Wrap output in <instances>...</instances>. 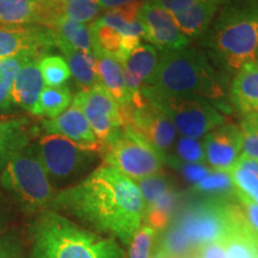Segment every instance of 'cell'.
Wrapping results in <instances>:
<instances>
[{"instance_id":"1","label":"cell","mask_w":258,"mask_h":258,"mask_svg":"<svg viewBox=\"0 0 258 258\" xmlns=\"http://www.w3.org/2000/svg\"><path fill=\"white\" fill-rule=\"evenodd\" d=\"M50 208L69 212L123 245L131 244L145 220V203L138 185L106 164L78 184L56 192Z\"/></svg>"},{"instance_id":"2","label":"cell","mask_w":258,"mask_h":258,"mask_svg":"<svg viewBox=\"0 0 258 258\" xmlns=\"http://www.w3.org/2000/svg\"><path fill=\"white\" fill-rule=\"evenodd\" d=\"M31 235L34 258H124L114 238L85 230L50 209L38 214Z\"/></svg>"},{"instance_id":"3","label":"cell","mask_w":258,"mask_h":258,"mask_svg":"<svg viewBox=\"0 0 258 258\" xmlns=\"http://www.w3.org/2000/svg\"><path fill=\"white\" fill-rule=\"evenodd\" d=\"M145 89L159 96H198L215 101L226 96L222 78L207 57L186 48L163 51Z\"/></svg>"},{"instance_id":"4","label":"cell","mask_w":258,"mask_h":258,"mask_svg":"<svg viewBox=\"0 0 258 258\" xmlns=\"http://www.w3.org/2000/svg\"><path fill=\"white\" fill-rule=\"evenodd\" d=\"M209 36V46L228 70L239 71L258 60V10L226 3Z\"/></svg>"},{"instance_id":"5","label":"cell","mask_w":258,"mask_h":258,"mask_svg":"<svg viewBox=\"0 0 258 258\" xmlns=\"http://www.w3.org/2000/svg\"><path fill=\"white\" fill-rule=\"evenodd\" d=\"M0 180L23 211H49L55 192L37 156L35 144H29L9 158L2 169Z\"/></svg>"},{"instance_id":"6","label":"cell","mask_w":258,"mask_h":258,"mask_svg":"<svg viewBox=\"0 0 258 258\" xmlns=\"http://www.w3.org/2000/svg\"><path fill=\"white\" fill-rule=\"evenodd\" d=\"M244 221L238 199H203L185 206L173 221L196 247L224 241Z\"/></svg>"},{"instance_id":"7","label":"cell","mask_w":258,"mask_h":258,"mask_svg":"<svg viewBox=\"0 0 258 258\" xmlns=\"http://www.w3.org/2000/svg\"><path fill=\"white\" fill-rule=\"evenodd\" d=\"M103 161L132 180L158 175L163 154L134 129L121 127L103 144Z\"/></svg>"},{"instance_id":"8","label":"cell","mask_w":258,"mask_h":258,"mask_svg":"<svg viewBox=\"0 0 258 258\" xmlns=\"http://www.w3.org/2000/svg\"><path fill=\"white\" fill-rule=\"evenodd\" d=\"M144 91L157 103L182 137L200 139L226 123L225 116L202 97L159 96L145 88Z\"/></svg>"},{"instance_id":"9","label":"cell","mask_w":258,"mask_h":258,"mask_svg":"<svg viewBox=\"0 0 258 258\" xmlns=\"http://www.w3.org/2000/svg\"><path fill=\"white\" fill-rule=\"evenodd\" d=\"M50 183L78 178L95 163L97 154L84 150L59 134H46L35 144Z\"/></svg>"},{"instance_id":"10","label":"cell","mask_w":258,"mask_h":258,"mask_svg":"<svg viewBox=\"0 0 258 258\" xmlns=\"http://www.w3.org/2000/svg\"><path fill=\"white\" fill-rule=\"evenodd\" d=\"M123 125L141 134L160 154L172 146L177 131L163 110L144 89L132 97L128 105L121 106Z\"/></svg>"},{"instance_id":"11","label":"cell","mask_w":258,"mask_h":258,"mask_svg":"<svg viewBox=\"0 0 258 258\" xmlns=\"http://www.w3.org/2000/svg\"><path fill=\"white\" fill-rule=\"evenodd\" d=\"M72 103L82 109L93 134L102 145L123 125L121 106L101 84L82 90L74 96Z\"/></svg>"},{"instance_id":"12","label":"cell","mask_w":258,"mask_h":258,"mask_svg":"<svg viewBox=\"0 0 258 258\" xmlns=\"http://www.w3.org/2000/svg\"><path fill=\"white\" fill-rule=\"evenodd\" d=\"M55 47V34L41 25H0V60L23 53L47 54Z\"/></svg>"},{"instance_id":"13","label":"cell","mask_w":258,"mask_h":258,"mask_svg":"<svg viewBox=\"0 0 258 258\" xmlns=\"http://www.w3.org/2000/svg\"><path fill=\"white\" fill-rule=\"evenodd\" d=\"M139 17L144 24L145 38L154 46L165 50L184 49L188 46V37L182 34L172 16L151 0L143 3Z\"/></svg>"},{"instance_id":"14","label":"cell","mask_w":258,"mask_h":258,"mask_svg":"<svg viewBox=\"0 0 258 258\" xmlns=\"http://www.w3.org/2000/svg\"><path fill=\"white\" fill-rule=\"evenodd\" d=\"M240 127L235 124H224L209 132L205 137V161L213 171L228 172L241 153Z\"/></svg>"},{"instance_id":"15","label":"cell","mask_w":258,"mask_h":258,"mask_svg":"<svg viewBox=\"0 0 258 258\" xmlns=\"http://www.w3.org/2000/svg\"><path fill=\"white\" fill-rule=\"evenodd\" d=\"M41 124L47 134L62 135L84 150L95 153L102 152L103 145L93 134L82 109L73 103L56 117L42 120Z\"/></svg>"},{"instance_id":"16","label":"cell","mask_w":258,"mask_h":258,"mask_svg":"<svg viewBox=\"0 0 258 258\" xmlns=\"http://www.w3.org/2000/svg\"><path fill=\"white\" fill-rule=\"evenodd\" d=\"M44 55H34L30 57L18 73L16 74L11 91V101L14 106L23 109L31 114L38 101L44 82L40 70V60Z\"/></svg>"},{"instance_id":"17","label":"cell","mask_w":258,"mask_h":258,"mask_svg":"<svg viewBox=\"0 0 258 258\" xmlns=\"http://www.w3.org/2000/svg\"><path fill=\"white\" fill-rule=\"evenodd\" d=\"M159 55L153 46L139 44L124 61V82L131 98L150 84L157 69Z\"/></svg>"},{"instance_id":"18","label":"cell","mask_w":258,"mask_h":258,"mask_svg":"<svg viewBox=\"0 0 258 258\" xmlns=\"http://www.w3.org/2000/svg\"><path fill=\"white\" fill-rule=\"evenodd\" d=\"M92 37V50H98L114 57L123 64L132 51L141 43V38L123 36L108 25L93 21L90 25Z\"/></svg>"},{"instance_id":"19","label":"cell","mask_w":258,"mask_h":258,"mask_svg":"<svg viewBox=\"0 0 258 258\" xmlns=\"http://www.w3.org/2000/svg\"><path fill=\"white\" fill-rule=\"evenodd\" d=\"M231 102L244 116L258 112V60L244 64L235 74Z\"/></svg>"},{"instance_id":"20","label":"cell","mask_w":258,"mask_h":258,"mask_svg":"<svg viewBox=\"0 0 258 258\" xmlns=\"http://www.w3.org/2000/svg\"><path fill=\"white\" fill-rule=\"evenodd\" d=\"M95 56V66L98 83L112 96V98L120 106H125L131 103L129 95L124 82L123 66L120 61L106 55L98 50H92Z\"/></svg>"},{"instance_id":"21","label":"cell","mask_w":258,"mask_h":258,"mask_svg":"<svg viewBox=\"0 0 258 258\" xmlns=\"http://www.w3.org/2000/svg\"><path fill=\"white\" fill-rule=\"evenodd\" d=\"M35 132L25 116L0 118V170L12 154L30 144Z\"/></svg>"},{"instance_id":"22","label":"cell","mask_w":258,"mask_h":258,"mask_svg":"<svg viewBox=\"0 0 258 258\" xmlns=\"http://www.w3.org/2000/svg\"><path fill=\"white\" fill-rule=\"evenodd\" d=\"M225 2L226 0H203L179 14L171 16L184 36L196 37L207 30Z\"/></svg>"},{"instance_id":"23","label":"cell","mask_w":258,"mask_h":258,"mask_svg":"<svg viewBox=\"0 0 258 258\" xmlns=\"http://www.w3.org/2000/svg\"><path fill=\"white\" fill-rule=\"evenodd\" d=\"M144 2L132 3V4L110 9L97 18L99 23L108 25L123 36L145 37L144 24L139 17L141 5Z\"/></svg>"},{"instance_id":"24","label":"cell","mask_w":258,"mask_h":258,"mask_svg":"<svg viewBox=\"0 0 258 258\" xmlns=\"http://www.w3.org/2000/svg\"><path fill=\"white\" fill-rule=\"evenodd\" d=\"M55 47L59 48L61 53L63 54V59L69 64L71 76H73L78 85L82 86V90L90 89L99 84L96 73L93 53L74 49L64 42L57 40L56 37Z\"/></svg>"},{"instance_id":"25","label":"cell","mask_w":258,"mask_h":258,"mask_svg":"<svg viewBox=\"0 0 258 258\" xmlns=\"http://www.w3.org/2000/svg\"><path fill=\"white\" fill-rule=\"evenodd\" d=\"M42 0H0V25H41Z\"/></svg>"},{"instance_id":"26","label":"cell","mask_w":258,"mask_h":258,"mask_svg":"<svg viewBox=\"0 0 258 258\" xmlns=\"http://www.w3.org/2000/svg\"><path fill=\"white\" fill-rule=\"evenodd\" d=\"M228 173L237 195L258 203V160L240 156Z\"/></svg>"},{"instance_id":"27","label":"cell","mask_w":258,"mask_h":258,"mask_svg":"<svg viewBox=\"0 0 258 258\" xmlns=\"http://www.w3.org/2000/svg\"><path fill=\"white\" fill-rule=\"evenodd\" d=\"M72 101V93L67 86H44L31 114L37 117L54 118L66 110Z\"/></svg>"},{"instance_id":"28","label":"cell","mask_w":258,"mask_h":258,"mask_svg":"<svg viewBox=\"0 0 258 258\" xmlns=\"http://www.w3.org/2000/svg\"><path fill=\"white\" fill-rule=\"evenodd\" d=\"M50 29L54 31L57 40L64 42L70 47L92 53L91 31H90V27L86 24L62 17L57 19Z\"/></svg>"},{"instance_id":"29","label":"cell","mask_w":258,"mask_h":258,"mask_svg":"<svg viewBox=\"0 0 258 258\" xmlns=\"http://www.w3.org/2000/svg\"><path fill=\"white\" fill-rule=\"evenodd\" d=\"M34 55H46L42 53H23L19 55L0 60V112L14 108L11 101V91L16 74L21 67Z\"/></svg>"},{"instance_id":"30","label":"cell","mask_w":258,"mask_h":258,"mask_svg":"<svg viewBox=\"0 0 258 258\" xmlns=\"http://www.w3.org/2000/svg\"><path fill=\"white\" fill-rule=\"evenodd\" d=\"M227 258H258V238L249 230L245 220L224 240Z\"/></svg>"},{"instance_id":"31","label":"cell","mask_w":258,"mask_h":258,"mask_svg":"<svg viewBox=\"0 0 258 258\" xmlns=\"http://www.w3.org/2000/svg\"><path fill=\"white\" fill-rule=\"evenodd\" d=\"M194 192L206 196V199L232 200L237 198V192L228 172L213 171L209 175L192 185Z\"/></svg>"},{"instance_id":"32","label":"cell","mask_w":258,"mask_h":258,"mask_svg":"<svg viewBox=\"0 0 258 258\" xmlns=\"http://www.w3.org/2000/svg\"><path fill=\"white\" fill-rule=\"evenodd\" d=\"M51 2L55 5L57 19L63 17L83 24L95 21L102 11L101 5L97 0H71L67 3H57L56 0Z\"/></svg>"},{"instance_id":"33","label":"cell","mask_w":258,"mask_h":258,"mask_svg":"<svg viewBox=\"0 0 258 258\" xmlns=\"http://www.w3.org/2000/svg\"><path fill=\"white\" fill-rule=\"evenodd\" d=\"M178 200V194L173 189H171L165 195L158 199L156 202L145 208L146 224L152 226L156 230L165 227L172 213L175 212Z\"/></svg>"},{"instance_id":"34","label":"cell","mask_w":258,"mask_h":258,"mask_svg":"<svg viewBox=\"0 0 258 258\" xmlns=\"http://www.w3.org/2000/svg\"><path fill=\"white\" fill-rule=\"evenodd\" d=\"M158 250L169 254L171 258H190L195 256L198 251L188 238L173 225H171L163 234Z\"/></svg>"},{"instance_id":"35","label":"cell","mask_w":258,"mask_h":258,"mask_svg":"<svg viewBox=\"0 0 258 258\" xmlns=\"http://www.w3.org/2000/svg\"><path fill=\"white\" fill-rule=\"evenodd\" d=\"M40 70L44 85L51 88L62 86L71 77L69 64L60 55H44L40 60Z\"/></svg>"},{"instance_id":"36","label":"cell","mask_w":258,"mask_h":258,"mask_svg":"<svg viewBox=\"0 0 258 258\" xmlns=\"http://www.w3.org/2000/svg\"><path fill=\"white\" fill-rule=\"evenodd\" d=\"M135 184L138 185L141 198L144 200L145 208L152 205L158 199H160L161 196L172 189L170 180L160 173L135 180Z\"/></svg>"},{"instance_id":"37","label":"cell","mask_w":258,"mask_h":258,"mask_svg":"<svg viewBox=\"0 0 258 258\" xmlns=\"http://www.w3.org/2000/svg\"><path fill=\"white\" fill-rule=\"evenodd\" d=\"M156 232L157 230L152 226L147 224L141 225L129 244V258H152Z\"/></svg>"},{"instance_id":"38","label":"cell","mask_w":258,"mask_h":258,"mask_svg":"<svg viewBox=\"0 0 258 258\" xmlns=\"http://www.w3.org/2000/svg\"><path fill=\"white\" fill-rule=\"evenodd\" d=\"M176 154L183 163H205V148H203V143L199 141L198 139L180 137L176 143Z\"/></svg>"},{"instance_id":"39","label":"cell","mask_w":258,"mask_h":258,"mask_svg":"<svg viewBox=\"0 0 258 258\" xmlns=\"http://www.w3.org/2000/svg\"><path fill=\"white\" fill-rule=\"evenodd\" d=\"M176 165L182 176L192 185L206 178L212 172L208 165H205V164H190L180 161V163H176Z\"/></svg>"},{"instance_id":"40","label":"cell","mask_w":258,"mask_h":258,"mask_svg":"<svg viewBox=\"0 0 258 258\" xmlns=\"http://www.w3.org/2000/svg\"><path fill=\"white\" fill-rule=\"evenodd\" d=\"M238 202H239L241 213L249 230L258 238V203L250 201V200L237 195Z\"/></svg>"},{"instance_id":"41","label":"cell","mask_w":258,"mask_h":258,"mask_svg":"<svg viewBox=\"0 0 258 258\" xmlns=\"http://www.w3.org/2000/svg\"><path fill=\"white\" fill-rule=\"evenodd\" d=\"M0 258H23L18 238L11 234L0 235Z\"/></svg>"},{"instance_id":"42","label":"cell","mask_w":258,"mask_h":258,"mask_svg":"<svg viewBox=\"0 0 258 258\" xmlns=\"http://www.w3.org/2000/svg\"><path fill=\"white\" fill-rule=\"evenodd\" d=\"M241 131V129H240ZM241 157L258 160V129L256 131H241Z\"/></svg>"},{"instance_id":"43","label":"cell","mask_w":258,"mask_h":258,"mask_svg":"<svg viewBox=\"0 0 258 258\" xmlns=\"http://www.w3.org/2000/svg\"><path fill=\"white\" fill-rule=\"evenodd\" d=\"M151 2L163 10H165L170 15H176L189 9L190 6L203 2V0H151Z\"/></svg>"},{"instance_id":"44","label":"cell","mask_w":258,"mask_h":258,"mask_svg":"<svg viewBox=\"0 0 258 258\" xmlns=\"http://www.w3.org/2000/svg\"><path fill=\"white\" fill-rule=\"evenodd\" d=\"M195 256L198 258H227V251L224 241H217L199 247Z\"/></svg>"},{"instance_id":"45","label":"cell","mask_w":258,"mask_h":258,"mask_svg":"<svg viewBox=\"0 0 258 258\" xmlns=\"http://www.w3.org/2000/svg\"><path fill=\"white\" fill-rule=\"evenodd\" d=\"M98 4L101 5L102 9H115L120 8V6H124L128 4H132V3L137 2H143V0H97Z\"/></svg>"},{"instance_id":"46","label":"cell","mask_w":258,"mask_h":258,"mask_svg":"<svg viewBox=\"0 0 258 258\" xmlns=\"http://www.w3.org/2000/svg\"><path fill=\"white\" fill-rule=\"evenodd\" d=\"M152 258H171L169 254H166L165 252H163L161 250H157V252L154 253V256Z\"/></svg>"},{"instance_id":"47","label":"cell","mask_w":258,"mask_h":258,"mask_svg":"<svg viewBox=\"0 0 258 258\" xmlns=\"http://www.w3.org/2000/svg\"><path fill=\"white\" fill-rule=\"evenodd\" d=\"M3 231H4V218H3L2 208H0V235L3 234Z\"/></svg>"},{"instance_id":"48","label":"cell","mask_w":258,"mask_h":258,"mask_svg":"<svg viewBox=\"0 0 258 258\" xmlns=\"http://www.w3.org/2000/svg\"><path fill=\"white\" fill-rule=\"evenodd\" d=\"M57 3H67V2H71V0H56Z\"/></svg>"}]
</instances>
